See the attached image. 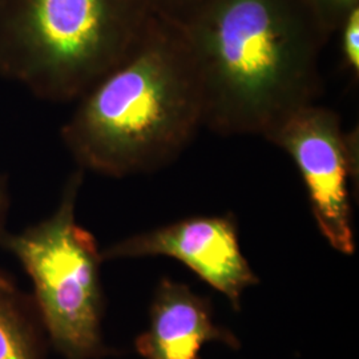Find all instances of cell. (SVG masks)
Segmentation results:
<instances>
[{
    "label": "cell",
    "instance_id": "7c38bea8",
    "mask_svg": "<svg viewBox=\"0 0 359 359\" xmlns=\"http://www.w3.org/2000/svg\"><path fill=\"white\" fill-rule=\"evenodd\" d=\"M10 209V194H8V185L7 180L0 175V244L3 238L6 237V222H7V215Z\"/></svg>",
    "mask_w": 359,
    "mask_h": 359
},
{
    "label": "cell",
    "instance_id": "8fae6325",
    "mask_svg": "<svg viewBox=\"0 0 359 359\" xmlns=\"http://www.w3.org/2000/svg\"><path fill=\"white\" fill-rule=\"evenodd\" d=\"M323 25L333 35L346 19L347 15L359 7V0H314Z\"/></svg>",
    "mask_w": 359,
    "mask_h": 359
},
{
    "label": "cell",
    "instance_id": "6da1fadb",
    "mask_svg": "<svg viewBox=\"0 0 359 359\" xmlns=\"http://www.w3.org/2000/svg\"><path fill=\"white\" fill-rule=\"evenodd\" d=\"M181 27L200 76L204 127L266 139L317 103L332 34L314 0H205Z\"/></svg>",
    "mask_w": 359,
    "mask_h": 359
},
{
    "label": "cell",
    "instance_id": "ba28073f",
    "mask_svg": "<svg viewBox=\"0 0 359 359\" xmlns=\"http://www.w3.org/2000/svg\"><path fill=\"white\" fill-rule=\"evenodd\" d=\"M44 333L34 299L0 271V359H46Z\"/></svg>",
    "mask_w": 359,
    "mask_h": 359
},
{
    "label": "cell",
    "instance_id": "9c48e42d",
    "mask_svg": "<svg viewBox=\"0 0 359 359\" xmlns=\"http://www.w3.org/2000/svg\"><path fill=\"white\" fill-rule=\"evenodd\" d=\"M341 48L347 68L353 75L359 74V7L347 15L339 27Z\"/></svg>",
    "mask_w": 359,
    "mask_h": 359
},
{
    "label": "cell",
    "instance_id": "7a4b0ae2",
    "mask_svg": "<svg viewBox=\"0 0 359 359\" xmlns=\"http://www.w3.org/2000/svg\"><path fill=\"white\" fill-rule=\"evenodd\" d=\"M77 100L63 142L77 168L104 176L167 167L204 127L189 41L182 27L154 13L128 56Z\"/></svg>",
    "mask_w": 359,
    "mask_h": 359
},
{
    "label": "cell",
    "instance_id": "30bf717a",
    "mask_svg": "<svg viewBox=\"0 0 359 359\" xmlns=\"http://www.w3.org/2000/svg\"><path fill=\"white\" fill-rule=\"evenodd\" d=\"M205 0H147L154 13L167 18L180 26L185 25Z\"/></svg>",
    "mask_w": 359,
    "mask_h": 359
},
{
    "label": "cell",
    "instance_id": "3957f363",
    "mask_svg": "<svg viewBox=\"0 0 359 359\" xmlns=\"http://www.w3.org/2000/svg\"><path fill=\"white\" fill-rule=\"evenodd\" d=\"M147 0H0V75L53 103L81 97L136 47Z\"/></svg>",
    "mask_w": 359,
    "mask_h": 359
},
{
    "label": "cell",
    "instance_id": "277c9868",
    "mask_svg": "<svg viewBox=\"0 0 359 359\" xmlns=\"http://www.w3.org/2000/svg\"><path fill=\"white\" fill-rule=\"evenodd\" d=\"M84 173L77 168L68 177L50 217L18 234L7 233L0 244L26 270L44 332L65 359H99L109 353L102 334L103 257L95 237L76 221Z\"/></svg>",
    "mask_w": 359,
    "mask_h": 359
},
{
    "label": "cell",
    "instance_id": "5b68a950",
    "mask_svg": "<svg viewBox=\"0 0 359 359\" xmlns=\"http://www.w3.org/2000/svg\"><path fill=\"white\" fill-rule=\"evenodd\" d=\"M355 137L344 130L341 116L317 103L298 109L266 137L294 161L323 237L348 256L355 252L348 194Z\"/></svg>",
    "mask_w": 359,
    "mask_h": 359
},
{
    "label": "cell",
    "instance_id": "52a82bcc",
    "mask_svg": "<svg viewBox=\"0 0 359 359\" xmlns=\"http://www.w3.org/2000/svg\"><path fill=\"white\" fill-rule=\"evenodd\" d=\"M208 342L240 346L236 335L213 321L209 299L164 278L154 294L149 326L136 339L137 353L144 359H200Z\"/></svg>",
    "mask_w": 359,
    "mask_h": 359
},
{
    "label": "cell",
    "instance_id": "8992f818",
    "mask_svg": "<svg viewBox=\"0 0 359 359\" xmlns=\"http://www.w3.org/2000/svg\"><path fill=\"white\" fill-rule=\"evenodd\" d=\"M147 256L179 259L225 295L236 310L245 289L258 283L241 252L237 222L229 215L181 219L132 236L102 252L103 261Z\"/></svg>",
    "mask_w": 359,
    "mask_h": 359
}]
</instances>
